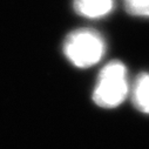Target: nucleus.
Instances as JSON below:
<instances>
[{
    "label": "nucleus",
    "mask_w": 149,
    "mask_h": 149,
    "mask_svg": "<svg viewBox=\"0 0 149 149\" xmlns=\"http://www.w3.org/2000/svg\"><path fill=\"white\" fill-rule=\"evenodd\" d=\"M104 53V39L94 29H77L69 33L63 42V54L72 65L79 68H88L96 65Z\"/></svg>",
    "instance_id": "obj_1"
},
{
    "label": "nucleus",
    "mask_w": 149,
    "mask_h": 149,
    "mask_svg": "<svg viewBox=\"0 0 149 149\" xmlns=\"http://www.w3.org/2000/svg\"><path fill=\"white\" fill-rule=\"evenodd\" d=\"M132 101L144 114H149V74L142 73L135 79L132 87Z\"/></svg>",
    "instance_id": "obj_4"
},
{
    "label": "nucleus",
    "mask_w": 149,
    "mask_h": 149,
    "mask_svg": "<svg viewBox=\"0 0 149 149\" xmlns=\"http://www.w3.org/2000/svg\"><path fill=\"white\" fill-rule=\"evenodd\" d=\"M75 12L88 19H100L114 8V0H73Z\"/></svg>",
    "instance_id": "obj_3"
},
{
    "label": "nucleus",
    "mask_w": 149,
    "mask_h": 149,
    "mask_svg": "<svg viewBox=\"0 0 149 149\" xmlns=\"http://www.w3.org/2000/svg\"><path fill=\"white\" fill-rule=\"evenodd\" d=\"M125 8L132 15L149 18V0H125Z\"/></svg>",
    "instance_id": "obj_5"
},
{
    "label": "nucleus",
    "mask_w": 149,
    "mask_h": 149,
    "mask_svg": "<svg viewBox=\"0 0 149 149\" xmlns=\"http://www.w3.org/2000/svg\"><path fill=\"white\" fill-rule=\"evenodd\" d=\"M128 92L129 86L126 66L120 61H111L99 74L93 100L99 107L115 108L125 101Z\"/></svg>",
    "instance_id": "obj_2"
}]
</instances>
